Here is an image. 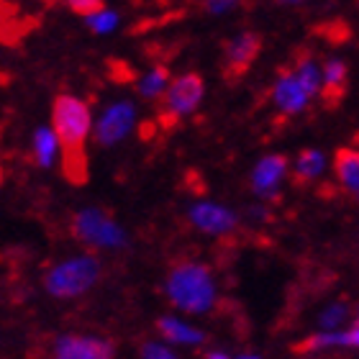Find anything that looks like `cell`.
<instances>
[{
	"instance_id": "cell-1",
	"label": "cell",
	"mask_w": 359,
	"mask_h": 359,
	"mask_svg": "<svg viewBox=\"0 0 359 359\" xmlns=\"http://www.w3.org/2000/svg\"><path fill=\"white\" fill-rule=\"evenodd\" d=\"M93 128L90 105L75 95H57L52 103V131L62 151V175L72 185H85L90 177L88 136Z\"/></svg>"
},
{
	"instance_id": "cell-2",
	"label": "cell",
	"mask_w": 359,
	"mask_h": 359,
	"mask_svg": "<svg viewBox=\"0 0 359 359\" xmlns=\"http://www.w3.org/2000/svg\"><path fill=\"white\" fill-rule=\"evenodd\" d=\"M165 292L177 311L190 316L208 313L216 306V283H213V275H210V269L205 264L193 262V259L177 262L170 269L165 283Z\"/></svg>"
},
{
	"instance_id": "cell-3",
	"label": "cell",
	"mask_w": 359,
	"mask_h": 359,
	"mask_svg": "<svg viewBox=\"0 0 359 359\" xmlns=\"http://www.w3.org/2000/svg\"><path fill=\"white\" fill-rule=\"evenodd\" d=\"M97 277H100V259L93 255H77L54 264L44 275V287L52 298L69 300L85 295L97 283Z\"/></svg>"
},
{
	"instance_id": "cell-4",
	"label": "cell",
	"mask_w": 359,
	"mask_h": 359,
	"mask_svg": "<svg viewBox=\"0 0 359 359\" xmlns=\"http://www.w3.org/2000/svg\"><path fill=\"white\" fill-rule=\"evenodd\" d=\"M203 95H205V80H203V75L185 72V75L175 77L172 83L167 85L165 95L159 97L157 123L162 128H172L182 116L193 113L201 105Z\"/></svg>"
},
{
	"instance_id": "cell-5",
	"label": "cell",
	"mask_w": 359,
	"mask_h": 359,
	"mask_svg": "<svg viewBox=\"0 0 359 359\" xmlns=\"http://www.w3.org/2000/svg\"><path fill=\"white\" fill-rule=\"evenodd\" d=\"M72 236L93 249H123L126 231L100 208H83L72 218Z\"/></svg>"
},
{
	"instance_id": "cell-6",
	"label": "cell",
	"mask_w": 359,
	"mask_h": 359,
	"mask_svg": "<svg viewBox=\"0 0 359 359\" xmlns=\"http://www.w3.org/2000/svg\"><path fill=\"white\" fill-rule=\"evenodd\" d=\"M262 52V36L257 31H241L224 44V62H221V75L229 85L247 75L249 67L257 62Z\"/></svg>"
},
{
	"instance_id": "cell-7",
	"label": "cell",
	"mask_w": 359,
	"mask_h": 359,
	"mask_svg": "<svg viewBox=\"0 0 359 359\" xmlns=\"http://www.w3.org/2000/svg\"><path fill=\"white\" fill-rule=\"evenodd\" d=\"M134 121H136V108L131 100H118V103L108 105L97 121L95 131V142L100 147H116L118 142L126 139V134L134 128Z\"/></svg>"
},
{
	"instance_id": "cell-8",
	"label": "cell",
	"mask_w": 359,
	"mask_h": 359,
	"mask_svg": "<svg viewBox=\"0 0 359 359\" xmlns=\"http://www.w3.org/2000/svg\"><path fill=\"white\" fill-rule=\"evenodd\" d=\"M116 346L108 339L65 334L54 341L52 359H113Z\"/></svg>"
},
{
	"instance_id": "cell-9",
	"label": "cell",
	"mask_w": 359,
	"mask_h": 359,
	"mask_svg": "<svg viewBox=\"0 0 359 359\" xmlns=\"http://www.w3.org/2000/svg\"><path fill=\"white\" fill-rule=\"evenodd\" d=\"M190 224L198 229V231L208 233V236H224V233H231L236 229V213L231 208H226V205H218V203H195L190 213Z\"/></svg>"
},
{
	"instance_id": "cell-10",
	"label": "cell",
	"mask_w": 359,
	"mask_h": 359,
	"mask_svg": "<svg viewBox=\"0 0 359 359\" xmlns=\"http://www.w3.org/2000/svg\"><path fill=\"white\" fill-rule=\"evenodd\" d=\"M285 175H287V157L285 154H267L252 170V177H249L252 193L257 198L272 201L280 193V182L285 180Z\"/></svg>"
},
{
	"instance_id": "cell-11",
	"label": "cell",
	"mask_w": 359,
	"mask_h": 359,
	"mask_svg": "<svg viewBox=\"0 0 359 359\" xmlns=\"http://www.w3.org/2000/svg\"><path fill=\"white\" fill-rule=\"evenodd\" d=\"M269 97H272L275 108L283 113L285 118L298 116L300 111H306L308 100H311V97L306 95V90L298 85V80H295V75L290 72V67H283L277 72L275 85L269 90Z\"/></svg>"
},
{
	"instance_id": "cell-12",
	"label": "cell",
	"mask_w": 359,
	"mask_h": 359,
	"mask_svg": "<svg viewBox=\"0 0 359 359\" xmlns=\"http://www.w3.org/2000/svg\"><path fill=\"white\" fill-rule=\"evenodd\" d=\"M326 349H359V321H354L346 331H318L292 346L295 354H318Z\"/></svg>"
},
{
	"instance_id": "cell-13",
	"label": "cell",
	"mask_w": 359,
	"mask_h": 359,
	"mask_svg": "<svg viewBox=\"0 0 359 359\" xmlns=\"http://www.w3.org/2000/svg\"><path fill=\"white\" fill-rule=\"evenodd\" d=\"M290 72L295 75L298 85L306 90L308 97L321 95V83H323V72L321 65L316 62V54L306 46H300L292 52V62H290Z\"/></svg>"
},
{
	"instance_id": "cell-14",
	"label": "cell",
	"mask_w": 359,
	"mask_h": 359,
	"mask_svg": "<svg viewBox=\"0 0 359 359\" xmlns=\"http://www.w3.org/2000/svg\"><path fill=\"white\" fill-rule=\"evenodd\" d=\"M323 83H321V97L326 108H337L346 95L349 88V67L341 60H326V65L321 67Z\"/></svg>"
},
{
	"instance_id": "cell-15",
	"label": "cell",
	"mask_w": 359,
	"mask_h": 359,
	"mask_svg": "<svg viewBox=\"0 0 359 359\" xmlns=\"http://www.w3.org/2000/svg\"><path fill=\"white\" fill-rule=\"evenodd\" d=\"M334 172L344 193L359 203V147H339L334 154Z\"/></svg>"
},
{
	"instance_id": "cell-16",
	"label": "cell",
	"mask_w": 359,
	"mask_h": 359,
	"mask_svg": "<svg viewBox=\"0 0 359 359\" xmlns=\"http://www.w3.org/2000/svg\"><path fill=\"white\" fill-rule=\"evenodd\" d=\"M157 331L159 337L172 341V344H185V346H198L205 341V334L201 329H195L190 323L180 321V318H172V316H165L157 321Z\"/></svg>"
},
{
	"instance_id": "cell-17",
	"label": "cell",
	"mask_w": 359,
	"mask_h": 359,
	"mask_svg": "<svg viewBox=\"0 0 359 359\" xmlns=\"http://www.w3.org/2000/svg\"><path fill=\"white\" fill-rule=\"evenodd\" d=\"M326 170V154L321 149H303L292 165V182L298 187L311 185Z\"/></svg>"
},
{
	"instance_id": "cell-18",
	"label": "cell",
	"mask_w": 359,
	"mask_h": 359,
	"mask_svg": "<svg viewBox=\"0 0 359 359\" xmlns=\"http://www.w3.org/2000/svg\"><path fill=\"white\" fill-rule=\"evenodd\" d=\"M170 83H172L170 67H167V65H154L147 75L139 77L136 90H139V95H142L144 100H159V97L165 95V90Z\"/></svg>"
},
{
	"instance_id": "cell-19",
	"label": "cell",
	"mask_w": 359,
	"mask_h": 359,
	"mask_svg": "<svg viewBox=\"0 0 359 359\" xmlns=\"http://www.w3.org/2000/svg\"><path fill=\"white\" fill-rule=\"evenodd\" d=\"M57 136H54L52 128H36L34 134V159H36L39 167H52L54 157H57Z\"/></svg>"
},
{
	"instance_id": "cell-20",
	"label": "cell",
	"mask_w": 359,
	"mask_h": 359,
	"mask_svg": "<svg viewBox=\"0 0 359 359\" xmlns=\"http://www.w3.org/2000/svg\"><path fill=\"white\" fill-rule=\"evenodd\" d=\"M352 316V306L349 303H331L329 308H323L318 316L321 331H341V326L346 323V318Z\"/></svg>"
},
{
	"instance_id": "cell-21",
	"label": "cell",
	"mask_w": 359,
	"mask_h": 359,
	"mask_svg": "<svg viewBox=\"0 0 359 359\" xmlns=\"http://www.w3.org/2000/svg\"><path fill=\"white\" fill-rule=\"evenodd\" d=\"M88 26L95 34H108V31H113L116 26H118V13H113V11H100V13H95V15H90L88 18Z\"/></svg>"
},
{
	"instance_id": "cell-22",
	"label": "cell",
	"mask_w": 359,
	"mask_h": 359,
	"mask_svg": "<svg viewBox=\"0 0 359 359\" xmlns=\"http://www.w3.org/2000/svg\"><path fill=\"white\" fill-rule=\"evenodd\" d=\"M67 6H69V11H72V13L90 18V15H95V13H100V11H105V0H67Z\"/></svg>"
},
{
	"instance_id": "cell-23",
	"label": "cell",
	"mask_w": 359,
	"mask_h": 359,
	"mask_svg": "<svg viewBox=\"0 0 359 359\" xmlns=\"http://www.w3.org/2000/svg\"><path fill=\"white\" fill-rule=\"evenodd\" d=\"M142 359H177L165 344H157V341H144L142 344Z\"/></svg>"
},
{
	"instance_id": "cell-24",
	"label": "cell",
	"mask_w": 359,
	"mask_h": 359,
	"mask_svg": "<svg viewBox=\"0 0 359 359\" xmlns=\"http://www.w3.org/2000/svg\"><path fill=\"white\" fill-rule=\"evenodd\" d=\"M231 8H236V0H203V11L210 15L229 13Z\"/></svg>"
},
{
	"instance_id": "cell-25",
	"label": "cell",
	"mask_w": 359,
	"mask_h": 359,
	"mask_svg": "<svg viewBox=\"0 0 359 359\" xmlns=\"http://www.w3.org/2000/svg\"><path fill=\"white\" fill-rule=\"evenodd\" d=\"M205 359H231L226 352H208L205 354Z\"/></svg>"
},
{
	"instance_id": "cell-26",
	"label": "cell",
	"mask_w": 359,
	"mask_h": 359,
	"mask_svg": "<svg viewBox=\"0 0 359 359\" xmlns=\"http://www.w3.org/2000/svg\"><path fill=\"white\" fill-rule=\"evenodd\" d=\"M277 3H285V6H298V3H306V0H277Z\"/></svg>"
},
{
	"instance_id": "cell-27",
	"label": "cell",
	"mask_w": 359,
	"mask_h": 359,
	"mask_svg": "<svg viewBox=\"0 0 359 359\" xmlns=\"http://www.w3.org/2000/svg\"><path fill=\"white\" fill-rule=\"evenodd\" d=\"M236 359H259V357H255V354H244V357H236Z\"/></svg>"
},
{
	"instance_id": "cell-28",
	"label": "cell",
	"mask_w": 359,
	"mask_h": 359,
	"mask_svg": "<svg viewBox=\"0 0 359 359\" xmlns=\"http://www.w3.org/2000/svg\"><path fill=\"white\" fill-rule=\"evenodd\" d=\"M354 316H357V318H354V321H359V303H357V306H354Z\"/></svg>"
}]
</instances>
